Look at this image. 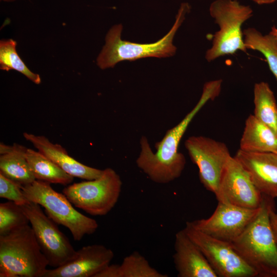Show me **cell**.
<instances>
[{"label":"cell","mask_w":277,"mask_h":277,"mask_svg":"<svg viewBox=\"0 0 277 277\" xmlns=\"http://www.w3.org/2000/svg\"><path fill=\"white\" fill-rule=\"evenodd\" d=\"M243 36L247 49L263 54L277 81V28L273 26L268 34L263 35L256 29L248 28L244 30Z\"/></svg>","instance_id":"obj_21"},{"label":"cell","mask_w":277,"mask_h":277,"mask_svg":"<svg viewBox=\"0 0 277 277\" xmlns=\"http://www.w3.org/2000/svg\"><path fill=\"white\" fill-rule=\"evenodd\" d=\"M23 136L38 151L73 177L91 180L100 177L103 173V170L91 167L78 162L70 156L61 145L51 143L44 136L27 132H24Z\"/></svg>","instance_id":"obj_16"},{"label":"cell","mask_w":277,"mask_h":277,"mask_svg":"<svg viewBox=\"0 0 277 277\" xmlns=\"http://www.w3.org/2000/svg\"><path fill=\"white\" fill-rule=\"evenodd\" d=\"M184 230L201 250L217 277H255V272L243 260L230 242L212 237L187 222Z\"/></svg>","instance_id":"obj_9"},{"label":"cell","mask_w":277,"mask_h":277,"mask_svg":"<svg viewBox=\"0 0 277 277\" xmlns=\"http://www.w3.org/2000/svg\"><path fill=\"white\" fill-rule=\"evenodd\" d=\"M273 203V199L263 195L258 214L230 242L257 276L277 277V245L270 220V209Z\"/></svg>","instance_id":"obj_2"},{"label":"cell","mask_w":277,"mask_h":277,"mask_svg":"<svg viewBox=\"0 0 277 277\" xmlns=\"http://www.w3.org/2000/svg\"><path fill=\"white\" fill-rule=\"evenodd\" d=\"M16 42L12 39L0 41V68L8 71L15 70L24 74L36 84L41 82L40 76L31 71L20 58L16 50Z\"/></svg>","instance_id":"obj_23"},{"label":"cell","mask_w":277,"mask_h":277,"mask_svg":"<svg viewBox=\"0 0 277 277\" xmlns=\"http://www.w3.org/2000/svg\"><path fill=\"white\" fill-rule=\"evenodd\" d=\"M29 219L41 250L48 265L55 268L73 260L75 250L57 224L46 215L38 204L28 201L21 206Z\"/></svg>","instance_id":"obj_8"},{"label":"cell","mask_w":277,"mask_h":277,"mask_svg":"<svg viewBox=\"0 0 277 277\" xmlns=\"http://www.w3.org/2000/svg\"><path fill=\"white\" fill-rule=\"evenodd\" d=\"M222 80L206 82L201 96L194 108L176 126L168 130L152 150L147 138L140 140L141 152L136 159L137 167L154 182L167 184L179 178L186 165L183 154L178 152L181 140L194 117L209 101H213L221 91Z\"/></svg>","instance_id":"obj_1"},{"label":"cell","mask_w":277,"mask_h":277,"mask_svg":"<svg viewBox=\"0 0 277 277\" xmlns=\"http://www.w3.org/2000/svg\"><path fill=\"white\" fill-rule=\"evenodd\" d=\"M150 265L139 252L125 257L121 264L109 265L96 277H167Z\"/></svg>","instance_id":"obj_19"},{"label":"cell","mask_w":277,"mask_h":277,"mask_svg":"<svg viewBox=\"0 0 277 277\" xmlns=\"http://www.w3.org/2000/svg\"><path fill=\"white\" fill-rule=\"evenodd\" d=\"M113 251L103 245L84 246L77 250L75 257L65 264L47 269L43 277H96L110 264Z\"/></svg>","instance_id":"obj_13"},{"label":"cell","mask_w":277,"mask_h":277,"mask_svg":"<svg viewBox=\"0 0 277 277\" xmlns=\"http://www.w3.org/2000/svg\"><path fill=\"white\" fill-rule=\"evenodd\" d=\"M0 197L14 202L21 206L29 201L23 194L21 187L1 173H0Z\"/></svg>","instance_id":"obj_25"},{"label":"cell","mask_w":277,"mask_h":277,"mask_svg":"<svg viewBox=\"0 0 277 277\" xmlns=\"http://www.w3.org/2000/svg\"><path fill=\"white\" fill-rule=\"evenodd\" d=\"M48 265L28 224L0 235V277H43Z\"/></svg>","instance_id":"obj_4"},{"label":"cell","mask_w":277,"mask_h":277,"mask_svg":"<svg viewBox=\"0 0 277 277\" xmlns=\"http://www.w3.org/2000/svg\"><path fill=\"white\" fill-rule=\"evenodd\" d=\"M254 116L277 133V103L267 82L256 83L253 88Z\"/></svg>","instance_id":"obj_22"},{"label":"cell","mask_w":277,"mask_h":277,"mask_svg":"<svg viewBox=\"0 0 277 277\" xmlns=\"http://www.w3.org/2000/svg\"><path fill=\"white\" fill-rule=\"evenodd\" d=\"M259 5L269 4L276 2L277 0H251Z\"/></svg>","instance_id":"obj_27"},{"label":"cell","mask_w":277,"mask_h":277,"mask_svg":"<svg viewBox=\"0 0 277 277\" xmlns=\"http://www.w3.org/2000/svg\"><path fill=\"white\" fill-rule=\"evenodd\" d=\"M185 146L199 168L200 182L214 194L225 165L232 156L227 145L210 137L191 136L186 140Z\"/></svg>","instance_id":"obj_10"},{"label":"cell","mask_w":277,"mask_h":277,"mask_svg":"<svg viewBox=\"0 0 277 277\" xmlns=\"http://www.w3.org/2000/svg\"><path fill=\"white\" fill-rule=\"evenodd\" d=\"M22 190L29 201L43 207L51 220L68 228L75 241H79L97 230V221L75 209L65 195L54 190L50 183L35 180Z\"/></svg>","instance_id":"obj_5"},{"label":"cell","mask_w":277,"mask_h":277,"mask_svg":"<svg viewBox=\"0 0 277 277\" xmlns=\"http://www.w3.org/2000/svg\"><path fill=\"white\" fill-rule=\"evenodd\" d=\"M29 223L21 205L10 201L0 204V235L7 234Z\"/></svg>","instance_id":"obj_24"},{"label":"cell","mask_w":277,"mask_h":277,"mask_svg":"<svg viewBox=\"0 0 277 277\" xmlns=\"http://www.w3.org/2000/svg\"><path fill=\"white\" fill-rule=\"evenodd\" d=\"M190 9L188 3H182L171 29L163 37L153 43L140 44L123 41L121 38L122 25L118 24L113 26L106 36L105 45L97 58V65L101 69H105L113 68L117 63L124 61L174 55L176 50L173 44L174 36Z\"/></svg>","instance_id":"obj_3"},{"label":"cell","mask_w":277,"mask_h":277,"mask_svg":"<svg viewBox=\"0 0 277 277\" xmlns=\"http://www.w3.org/2000/svg\"><path fill=\"white\" fill-rule=\"evenodd\" d=\"M27 148L14 144L8 151L0 154V173L18 185L21 188L36 179L26 159Z\"/></svg>","instance_id":"obj_18"},{"label":"cell","mask_w":277,"mask_h":277,"mask_svg":"<svg viewBox=\"0 0 277 277\" xmlns=\"http://www.w3.org/2000/svg\"><path fill=\"white\" fill-rule=\"evenodd\" d=\"M260 207L251 209L218 202L208 218L189 222L194 228L207 234L230 242L254 219Z\"/></svg>","instance_id":"obj_12"},{"label":"cell","mask_w":277,"mask_h":277,"mask_svg":"<svg viewBox=\"0 0 277 277\" xmlns=\"http://www.w3.org/2000/svg\"><path fill=\"white\" fill-rule=\"evenodd\" d=\"M26 155L36 180L63 185H68L73 181L74 177L65 172L39 151L27 148Z\"/></svg>","instance_id":"obj_20"},{"label":"cell","mask_w":277,"mask_h":277,"mask_svg":"<svg viewBox=\"0 0 277 277\" xmlns=\"http://www.w3.org/2000/svg\"><path fill=\"white\" fill-rule=\"evenodd\" d=\"M209 13L220 30L213 35L212 46L206 51L207 61L232 55L238 51L246 52L242 26L252 16L251 8L236 0H215L210 5Z\"/></svg>","instance_id":"obj_6"},{"label":"cell","mask_w":277,"mask_h":277,"mask_svg":"<svg viewBox=\"0 0 277 277\" xmlns=\"http://www.w3.org/2000/svg\"><path fill=\"white\" fill-rule=\"evenodd\" d=\"M273 153H274L275 154V155L276 156V157H277V150L275 152H274Z\"/></svg>","instance_id":"obj_29"},{"label":"cell","mask_w":277,"mask_h":277,"mask_svg":"<svg viewBox=\"0 0 277 277\" xmlns=\"http://www.w3.org/2000/svg\"><path fill=\"white\" fill-rule=\"evenodd\" d=\"M214 194L218 202L251 209L259 208L263 200V195L234 156L227 162Z\"/></svg>","instance_id":"obj_11"},{"label":"cell","mask_w":277,"mask_h":277,"mask_svg":"<svg viewBox=\"0 0 277 277\" xmlns=\"http://www.w3.org/2000/svg\"><path fill=\"white\" fill-rule=\"evenodd\" d=\"M240 149L252 152L274 153L277 150V133L253 114L245 123Z\"/></svg>","instance_id":"obj_17"},{"label":"cell","mask_w":277,"mask_h":277,"mask_svg":"<svg viewBox=\"0 0 277 277\" xmlns=\"http://www.w3.org/2000/svg\"><path fill=\"white\" fill-rule=\"evenodd\" d=\"M263 195L277 197V157L271 152H252L239 149L234 156Z\"/></svg>","instance_id":"obj_14"},{"label":"cell","mask_w":277,"mask_h":277,"mask_svg":"<svg viewBox=\"0 0 277 277\" xmlns=\"http://www.w3.org/2000/svg\"><path fill=\"white\" fill-rule=\"evenodd\" d=\"M270 220L273 234L277 245V209L273 203L270 209Z\"/></svg>","instance_id":"obj_26"},{"label":"cell","mask_w":277,"mask_h":277,"mask_svg":"<svg viewBox=\"0 0 277 277\" xmlns=\"http://www.w3.org/2000/svg\"><path fill=\"white\" fill-rule=\"evenodd\" d=\"M122 187L120 175L113 169L107 168L100 177L69 185L62 191L76 207L90 215L102 216L115 206Z\"/></svg>","instance_id":"obj_7"},{"label":"cell","mask_w":277,"mask_h":277,"mask_svg":"<svg viewBox=\"0 0 277 277\" xmlns=\"http://www.w3.org/2000/svg\"><path fill=\"white\" fill-rule=\"evenodd\" d=\"M173 261L178 277H217L198 246L184 229L175 234Z\"/></svg>","instance_id":"obj_15"},{"label":"cell","mask_w":277,"mask_h":277,"mask_svg":"<svg viewBox=\"0 0 277 277\" xmlns=\"http://www.w3.org/2000/svg\"><path fill=\"white\" fill-rule=\"evenodd\" d=\"M2 1H4L6 2H12V1H14V0H2Z\"/></svg>","instance_id":"obj_28"}]
</instances>
